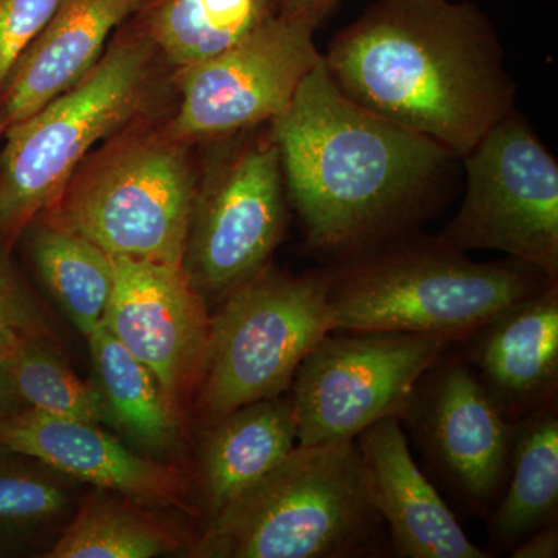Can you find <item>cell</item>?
<instances>
[{
    "label": "cell",
    "instance_id": "cell-1",
    "mask_svg": "<svg viewBox=\"0 0 558 558\" xmlns=\"http://www.w3.org/2000/svg\"><path fill=\"white\" fill-rule=\"evenodd\" d=\"M269 130L301 250L322 266L424 230L453 197L461 159L349 100L323 54Z\"/></svg>",
    "mask_w": 558,
    "mask_h": 558
},
{
    "label": "cell",
    "instance_id": "cell-2",
    "mask_svg": "<svg viewBox=\"0 0 558 558\" xmlns=\"http://www.w3.org/2000/svg\"><path fill=\"white\" fill-rule=\"evenodd\" d=\"M322 54L349 100L459 159L517 110L497 28L470 0H374Z\"/></svg>",
    "mask_w": 558,
    "mask_h": 558
},
{
    "label": "cell",
    "instance_id": "cell-3",
    "mask_svg": "<svg viewBox=\"0 0 558 558\" xmlns=\"http://www.w3.org/2000/svg\"><path fill=\"white\" fill-rule=\"evenodd\" d=\"M322 271L332 330L427 333L454 343L557 282L510 256L478 263L424 230Z\"/></svg>",
    "mask_w": 558,
    "mask_h": 558
},
{
    "label": "cell",
    "instance_id": "cell-4",
    "mask_svg": "<svg viewBox=\"0 0 558 558\" xmlns=\"http://www.w3.org/2000/svg\"><path fill=\"white\" fill-rule=\"evenodd\" d=\"M201 558H388L355 440L300 446L208 521Z\"/></svg>",
    "mask_w": 558,
    "mask_h": 558
},
{
    "label": "cell",
    "instance_id": "cell-5",
    "mask_svg": "<svg viewBox=\"0 0 558 558\" xmlns=\"http://www.w3.org/2000/svg\"><path fill=\"white\" fill-rule=\"evenodd\" d=\"M165 65L128 20L86 76L3 132L0 247L9 250L54 204L98 143L156 113Z\"/></svg>",
    "mask_w": 558,
    "mask_h": 558
},
{
    "label": "cell",
    "instance_id": "cell-6",
    "mask_svg": "<svg viewBox=\"0 0 558 558\" xmlns=\"http://www.w3.org/2000/svg\"><path fill=\"white\" fill-rule=\"evenodd\" d=\"M199 168L156 113L92 150L43 215L116 258L183 266Z\"/></svg>",
    "mask_w": 558,
    "mask_h": 558
},
{
    "label": "cell",
    "instance_id": "cell-7",
    "mask_svg": "<svg viewBox=\"0 0 558 558\" xmlns=\"http://www.w3.org/2000/svg\"><path fill=\"white\" fill-rule=\"evenodd\" d=\"M332 330L322 267L293 275L271 264L211 314L207 366L196 396L202 424L290 391L304 357Z\"/></svg>",
    "mask_w": 558,
    "mask_h": 558
},
{
    "label": "cell",
    "instance_id": "cell-8",
    "mask_svg": "<svg viewBox=\"0 0 558 558\" xmlns=\"http://www.w3.org/2000/svg\"><path fill=\"white\" fill-rule=\"evenodd\" d=\"M205 145L183 269L211 310L271 264L292 209L269 124Z\"/></svg>",
    "mask_w": 558,
    "mask_h": 558
},
{
    "label": "cell",
    "instance_id": "cell-9",
    "mask_svg": "<svg viewBox=\"0 0 558 558\" xmlns=\"http://www.w3.org/2000/svg\"><path fill=\"white\" fill-rule=\"evenodd\" d=\"M461 163L464 197L440 240L505 253L558 281V163L531 123L515 110Z\"/></svg>",
    "mask_w": 558,
    "mask_h": 558
},
{
    "label": "cell",
    "instance_id": "cell-10",
    "mask_svg": "<svg viewBox=\"0 0 558 558\" xmlns=\"http://www.w3.org/2000/svg\"><path fill=\"white\" fill-rule=\"evenodd\" d=\"M453 344L427 333L330 330L290 387L300 446L348 442L380 418L399 417L418 377Z\"/></svg>",
    "mask_w": 558,
    "mask_h": 558
},
{
    "label": "cell",
    "instance_id": "cell-11",
    "mask_svg": "<svg viewBox=\"0 0 558 558\" xmlns=\"http://www.w3.org/2000/svg\"><path fill=\"white\" fill-rule=\"evenodd\" d=\"M399 421L438 490L465 515L486 519L508 480L515 424L488 398L458 343L418 377Z\"/></svg>",
    "mask_w": 558,
    "mask_h": 558
},
{
    "label": "cell",
    "instance_id": "cell-12",
    "mask_svg": "<svg viewBox=\"0 0 558 558\" xmlns=\"http://www.w3.org/2000/svg\"><path fill=\"white\" fill-rule=\"evenodd\" d=\"M317 28L278 13L222 53L175 70L179 102L165 117L168 132L194 146L270 124L322 61Z\"/></svg>",
    "mask_w": 558,
    "mask_h": 558
},
{
    "label": "cell",
    "instance_id": "cell-13",
    "mask_svg": "<svg viewBox=\"0 0 558 558\" xmlns=\"http://www.w3.org/2000/svg\"><path fill=\"white\" fill-rule=\"evenodd\" d=\"M101 325L159 380L179 410L199 392L211 312L178 264L116 258Z\"/></svg>",
    "mask_w": 558,
    "mask_h": 558
},
{
    "label": "cell",
    "instance_id": "cell-14",
    "mask_svg": "<svg viewBox=\"0 0 558 558\" xmlns=\"http://www.w3.org/2000/svg\"><path fill=\"white\" fill-rule=\"evenodd\" d=\"M0 449L137 505L183 506L189 490L178 468L135 453L97 424L51 416L31 407L0 414Z\"/></svg>",
    "mask_w": 558,
    "mask_h": 558
},
{
    "label": "cell",
    "instance_id": "cell-15",
    "mask_svg": "<svg viewBox=\"0 0 558 558\" xmlns=\"http://www.w3.org/2000/svg\"><path fill=\"white\" fill-rule=\"evenodd\" d=\"M355 442L392 558H490L473 545L457 513L414 461L398 416L374 422Z\"/></svg>",
    "mask_w": 558,
    "mask_h": 558
},
{
    "label": "cell",
    "instance_id": "cell-16",
    "mask_svg": "<svg viewBox=\"0 0 558 558\" xmlns=\"http://www.w3.org/2000/svg\"><path fill=\"white\" fill-rule=\"evenodd\" d=\"M458 347L512 424L558 407V281L488 319Z\"/></svg>",
    "mask_w": 558,
    "mask_h": 558
},
{
    "label": "cell",
    "instance_id": "cell-17",
    "mask_svg": "<svg viewBox=\"0 0 558 558\" xmlns=\"http://www.w3.org/2000/svg\"><path fill=\"white\" fill-rule=\"evenodd\" d=\"M140 0H61L53 16L21 54L0 89L3 132L75 86L105 53Z\"/></svg>",
    "mask_w": 558,
    "mask_h": 558
},
{
    "label": "cell",
    "instance_id": "cell-18",
    "mask_svg": "<svg viewBox=\"0 0 558 558\" xmlns=\"http://www.w3.org/2000/svg\"><path fill=\"white\" fill-rule=\"evenodd\" d=\"M296 444L290 392L247 403L205 425L196 476L205 524L277 468Z\"/></svg>",
    "mask_w": 558,
    "mask_h": 558
},
{
    "label": "cell",
    "instance_id": "cell-19",
    "mask_svg": "<svg viewBox=\"0 0 558 558\" xmlns=\"http://www.w3.org/2000/svg\"><path fill=\"white\" fill-rule=\"evenodd\" d=\"M490 558L558 523V407L517 422L508 480L486 517Z\"/></svg>",
    "mask_w": 558,
    "mask_h": 558
},
{
    "label": "cell",
    "instance_id": "cell-20",
    "mask_svg": "<svg viewBox=\"0 0 558 558\" xmlns=\"http://www.w3.org/2000/svg\"><path fill=\"white\" fill-rule=\"evenodd\" d=\"M87 341L106 418L146 457L163 462L174 457L183 446L182 422L159 380L105 326Z\"/></svg>",
    "mask_w": 558,
    "mask_h": 558
},
{
    "label": "cell",
    "instance_id": "cell-21",
    "mask_svg": "<svg viewBox=\"0 0 558 558\" xmlns=\"http://www.w3.org/2000/svg\"><path fill=\"white\" fill-rule=\"evenodd\" d=\"M278 13V0H140L130 22L175 72L230 49Z\"/></svg>",
    "mask_w": 558,
    "mask_h": 558
},
{
    "label": "cell",
    "instance_id": "cell-22",
    "mask_svg": "<svg viewBox=\"0 0 558 558\" xmlns=\"http://www.w3.org/2000/svg\"><path fill=\"white\" fill-rule=\"evenodd\" d=\"M27 230L31 258L40 282L87 339L105 317L112 290V256L46 216H38Z\"/></svg>",
    "mask_w": 558,
    "mask_h": 558
},
{
    "label": "cell",
    "instance_id": "cell-23",
    "mask_svg": "<svg viewBox=\"0 0 558 558\" xmlns=\"http://www.w3.org/2000/svg\"><path fill=\"white\" fill-rule=\"evenodd\" d=\"M92 497L62 529L49 558H150L170 553L179 537L137 502Z\"/></svg>",
    "mask_w": 558,
    "mask_h": 558
},
{
    "label": "cell",
    "instance_id": "cell-24",
    "mask_svg": "<svg viewBox=\"0 0 558 558\" xmlns=\"http://www.w3.org/2000/svg\"><path fill=\"white\" fill-rule=\"evenodd\" d=\"M0 554L14 553L69 523L72 484L35 459L0 449Z\"/></svg>",
    "mask_w": 558,
    "mask_h": 558
},
{
    "label": "cell",
    "instance_id": "cell-25",
    "mask_svg": "<svg viewBox=\"0 0 558 558\" xmlns=\"http://www.w3.org/2000/svg\"><path fill=\"white\" fill-rule=\"evenodd\" d=\"M50 340L36 333L21 336L11 362V380L21 405L90 424L108 421L97 389L75 376Z\"/></svg>",
    "mask_w": 558,
    "mask_h": 558
},
{
    "label": "cell",
    "instance_id": "cell-26",
    "mask_svg": "<svg viewBox=\"0 0 558 558\" xmlns=\"http://www.w3.org/2000/svg\"><path fill=\"white\" fill-rule=\"evenodd\" d=\"M61 0H0V89Z\"/></svg>",
    "mask_w": 558,
    "mask_h": 558
},
{
    "label": "cell",
    "instance_id": "cell-27",
    "mask_svg": "<svg viewBox=\"0 0 558 558\" xmlns=\"http://www.w3.org/2000/svg\"><path fill=\"white\" fill-rule=\"evenodd\" d=\"M0 329L51 337L43 315L9 267L0 263Z\"/></svg>",
    "mask_w": 558,
    "mask_h": 558
},
{
    "label": "cell",
    "instance_id": "cell-28",
    "mask_svg": "<svg viewBox=\"0 0 558 558\" xmlns=\"http://www.w3.org/2000/svg\"><path fill=\"white\" fill-rule=\"evenodd\" d=\"M22 333L14 329H0V414L22 407L14 395L13 380H11V362Z\"/></svg>",
    "mask_w": 558,
    "mask_h": 558
},
{
    "label": "cell",
    "instance_id": "cell-29",
    "mask_svg": "<svg viewBox=\"0 0 558 558\" xmlns=\"http://www.w3.org/2000/svg\"><path fill=\"white\" fill-rule=\"evenodd\" d=\"M512 558H557L558 557V523L537 529L519 543L512 553Z\"/></svg>",
    "mask_w": 558,
    "mask_h": 558
},
{
    "label": "cell",
    "instance_id": "cell-30",
    "mask_svg": "<svg viewBox=\"0 0 558 558\" xmlns=\"http://www.w3.org/2000/svg\"><path fill=\"white\" fill-rule=\"evenodd\" d=\"M341 0H278L279 13L314 22L319 27Z\"/></svg>",
    "mask_w": 558,
    "mask_h": 558
}]
</instances>
